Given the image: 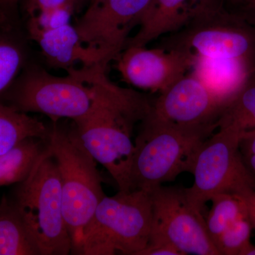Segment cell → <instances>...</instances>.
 <instances>
[{"label": "cell", "mask_w": 255, "mask_h": 255, "mask_svg": "<svg viewBox=\"0 0 255 255\" xmlns=\"http://www.w3.org/2000/svg\"><path fill=\"white\" fill-rule=\"evenodd\" d=\"M84 76L95 86L96 97L87 115L73 122L79 137L113 177L119 191H132V130L149 114L152 104L141 94L114 85L102 67L85 68Z\"/></svg>", "instance_id": "obj_1"}, {"label": "cell", "mask_w": 255, "mask_h": 255, "mask_svg": "<svg viewBox=\"0 0 255 255\" xmlns=\"http://www.w3.org/2000/svg\"><path fill=\"white\" fill-rule=\"evenodd\" d=\"M135 139L131 167V189L153 190L180 174L192 173L202 144L219 124L183 126L147 114Z\"/></svg>", "instance_id": "obj_2"}, {"label": "cell", "mask_w": 255, "mask_h": 255, "mask_svg": "<svg viewBox=\"0 0 255 255\" xmlns=\"http://www.w3.org/2000/svg\"><path fill=\"white\" fill-rule=\"evenodd\" d=\"M48 145L56 161L61 182L64 218L75 255L84 228L106 196L97 162L80 140L75 124L53 122Z\"/></svg>", "instance_id": "obj_3"}, {"label": "cell", "mask_w": 255, "mask_h": 255, "mask_svg": "<svg viewBox=\"0 0 255 255\" xmlns=\"http://www.w3.org/2000/svg\"><path fill=\"white\" fill-rule=\"evenodd\" d=\"M152 221L148 191L105 196L84 228L75 255H138L150 241Z\"/></svg>", "instance_id": "obj_4"}, {"label": "cell", "mask_w": 255, "mask_h": 255, "mask_svg": "<svg viewBox=\"0 0 255 255\" xmlns=\"http://www.w3.org/2000/svg\"><path fill=\"white\" fill-rule=\"evenodd\" d=\"M17 208L41 255L72 253V240L63 210L61 182L49 145L31 173L7 194Z\"/></svg>", "instance_id": "obj_5"}, {"label": "cell", "mask_w": 255, "mask_h": 255, "mask_svg": "<svg viewBox=\"0 0 255 255\" xmlns=\"http://www.w3.org/2000/svg\"><path fill=\"white\" fill-rule=\"evenodd\" d=\"M219 128L201 146L191 173L194 184L185 188L188 201L201 212L218 194L246 196L255 191V174L239 148L244 130L231 124H220Z\"/></svg>", "instance_id": "obj_6"}, {"label": "cell", "mask_w": 255, "mask_h": 255, "mask_svg": "<svg viewBox=\"0 0 255 255\" xmlns=\"http://www.w3.org/2000/svg\"><path fill=\"white\" fill-rule=\"evenodd\" d=\"M67 72L68 76L56 77L36 64L28 63L2 102L24 113L44 114L53 122L78 121L91 110L95 87L75 69Z\"/></svg>", "instance_id": "obj_7"}, {"label": "cell", "mask_w": 255, "mask_h": 255, "mask_svg": "<svg viewBox=\"0 0 255 255\" xmlns=\"http://www.w3.org/2000/svg\"><path fill=\"white\" fill-rule=\"evenodd\" d=\"M175 33L168 48H183L210 59L235 60L255 71V26L242 15L223 7Z\"/></svg>", "instance_id": "obj_8"}, {"label": "cell", "mask_w": 255, "mask_h": 255, "mask_svg": "<svg viewBox=\"0 0 255 255\" xmlns=\"http://www.w3.org/2000/svg\"><path fill=\"white\" fill-rule=\"evenodd\" d=\"M150 194L152 221L149 243H167L182 255H220L202 212L188 201L185 188L160 185Z\"/></svg>", "instance_id": "obj_9"}, {"label": "cell", "mask_w": 255, "mask_h": 255, "mask_svg": "<svg viewBox=\"0 0 255 255\" xmlns=\"http://www.w3.org/2000/svg\"><path fill=\"white\" fill-rule=\"evenodd\" d=\"M150 0H91L75 26L82 43L97 50L108 65L125 48L132 28Z\"/></svg>", "instance_id": "obj_10"}, {"label": "cell", "mask_w": 255, "mask_h": 255, "mask_svg": "<svg viewBox=\"0 0 255 255\" xmlns=\"http://www.w3.org/2000/svg\"><path fill=\"white\" fill-rule=\"evenodd\" d=\"M195 58L183 48L128 46L116 58V68L128 85L161 93L187 75Z\"/></svg>", "instance_id": "obj_11"}, {"label": "cell", "mask_w": 255, "mask_h": 255, "mask_svg": "<svg viewBox=\"0 0 255 255\" xmlns=\"http://www.w3.org/2000/svg\"><path fill=\"white\" fill-rule=\"evenodd\" d=\"M226 107L190 73L161 92L149 114L179 125L206 126L219 124Z\"/></svg>", "instance_id": "obj_12"}, {"label": "cell", "mask_w": 255, "mask_h": 255, "mask_svg": "<svg viewBox=\"0 0 255 255\" xmlns=\"http://www.w3.org/2000/svg\"><path fill=\"white\" fill-rule=\"evenodd\" d=\"M224 1L150 0L140 18L138 31L128 38L125 48L146 46L161 36L177 33L196 18L224 7Z\"/></svg>", "instance_id": "obj_13"}, {"label": "cell", "mask_w": 255, "mask_h": 255, "mask_svg": "<svg viewBox=\"0 0 255 255\" xmlns=\"http://www.w3.org/2000/svg\"><path fill=\"white\" fill-rule=\"evenodd\" d=\"M26 31L28 38L38 45L52 68L67 71L77 63H81L85 67L101 65L107 69L100 53L82 43L78 31L71 23L49 30H40L26 24Z\"/></svg>", "instance_id": "obj_14"}, {"label": "cell", "mask_w": 255, "mask_h": 255, "mask_svg": "<svg viewBox=\"0 0 255 255\" xmlns=\"http://www.w3.org/2000/svg\"><path fill=\"white\" fill-rule=\"evenodd\" d=\"M191 70V73L226 107L255 72L235 60L210 59L196 55Z\"/></svg>", "instance_id": "obj_15"}, {"label": "cell", "mask_w": 255, "mask_h": 255, "mask_svg": "<svg viewBox=\"0 0 255 255\" xmlns=\"http://www.w3.org/2000/svg\"><path fill=\"white\" fill-rule=\"evenodd\" d=\"M26 37L17 18L0 13V102L28 64Z\"/></svg>", "instance_id": "obj_16"}, {"label": "cell", "mask_w": 255, "mask_h": 255, "mask_svg": "<svg viewBox=\"0 0 255 255\" xmlns=\"http://www.w3.org/2000/svg\"><path fill=\"white\" fill-rule=\"evenodd\" d=\"M0 255H41L38 243L7 194L0 200Z\"/></svg>", "instance_id": "obj_17"}, {"label": "cell", "mask_w": 255, "mask_h": 255, "mask_svg": "<svg viewBox=\"0 0 255 255\" xmlns=\"http://www.w3.org/2000/svg\"><path fill=\"white\" fill-rule=\"evenodd\" d=\"M48 149V140L29 137L0 155V188L22 182Z\"/></svg>", "instance_id": "obj_18"}, {"label": "cell", "mask_w": 255, "mask_h": 255, "mask_svg": "<svg viewBox=\"0 0 255 255\" xmlns=\"http://www.w3.org/2000/svg\"><path fill=\"white\" fill-rule=\"evenodd\" d=\"M50 130L38 119L0 102V155L29 137L48 140Z\"/></svg>", "instance_id": "obj_19"}, {"label": "cell", "mask_w": 255, "mask_h": 255, "mask_svg": "<svg viewBox=\"0 0 255 255\" xmlns=\"http://www.w3.org/2000/svg\"><path fill=\"white\" fill-rule=\"evenodd\" d=\"M210 201H212V208L206 218V228L215 245L218 238L233 223L248 216L246 201L243 196L221 194L213 196Z\"/></svg>", "instance_id": "obj_20"}, {"label": "cell", "mask_w": 255, "mask_h": 255, "mask_svg": "<svg viewBox=\"0 0 255 255\" xmlns=\"http://www.w3.org/2000/svg\"><path fill=\"white\" fill-rule=\"evenodd\" d=\"M219 124H231L242 130L255 128V72L223 111Z\"/></svg>", "instance_id": "obj_21"}, {"label": "cell", "mask_w": 255, "mask_h": 255, "mask_svg": "<svg viewBox=\"0 0 255 255\" xmlns=\"http://www.w3.org/2000/svg\"><path fill=\"white\" fill-rule=\"evenodd\" d=\"M253 228L248 216L233 223L215 243L220 255H245L253 246L251 242Z\"/></svg>", "instance_id": "obj_22"}, {"label": "cell", "mask_w": 255, "mask_h": 255, "mask_svg": "<svg viewBox=\"0 0 255 255\" xmlns=\"http://www.w3.org/2000/svg\"><path fill=\"white\" fill-rule=\"evenodd\" d=\"M75 10L70 7L41 11L29 16L26 24L40 30L54 29L70 24Z\"/></svg>", "instance_id": "obj_23"}, {"label": "cell", "mask_w": 255, "mask_h": 255, "mask_svg": "<svg viewBox=\"0 0 255 255\" xmlns=\"http://www.w3.org/2000/svg\"><path fill=\"white\" fill-rule=\"evenodd\" d=\"M82 0H21L23 9L28 16H31L48 10L62 7H70L76 9Z\"/></svg>", "instance_id": "obj_24"}, {"label": "cell", "mask_w": 255, "mask_h": 255, "mask_svg": "<svg viewBox=\"0 0 255 255\" xmlns=\"http://www.w3.org/2000/svg\"><path fill=\"white\" fill-rule=\"evenodd\" d=\"M239 148L244 160L255 155V128L243 131L240 139Z\"/></svg>", "instance_id": "obj_25"}, {"label": "cell", "mask_w": 255, "mask_h": 255, "mask_svg": "<svg viewBox=\"0 0 255 255\" xmlns=\"http://www.w3.org/2000/svg\"><path fill=\"white\" fill-rule=\"evenodd\" d=\"M138 255H182L174 247L167 243H148Z\"/></svg>", "instance_id": "obj_26"}, {"label": "cell", "mask_w": 255, "mask_h": 255, "mask_svg": "<svg viewBox=\"0 0 255 255\" xmlns=\"http://www.w3.org/2000/svg\"><path fill=\"white\" fill-rule=\"evenodd\" d=\"M21 0H0V13L17 18L18 8Z\"/></svg>", "instance_id": "obj_27"}, {"label": "cell", "mask_w": 255, "mask_h": 255, "mask_svg": "<svg viewBox=\"0 0 255 255\" xmlns=\"http://www.w3.org/2000/svg\"><path fill=\"white\" fill-rule=\"evenodd\" d=\"M244 6V14L242 16L255 26V0H246Z\"/></svg>", "instance_id": "obj_28"}, {"label": "cell", "mask_w": 255, "mask_h": 255, "mask_svg": "<svg viewBox=\"0 0 255 255\" xmlns=\"http://www.w3.org/2000/svg\"><path fill=\"white\" fill-rule=\"evenodd\" d=\"M245 162L252 172L255 174V155L251 156L245 159Z\"/></svg>", "instance_id": "obj_29"}, {"label": "cell", "mask_w": 255, "mask_h": 255, "mask_svg": "<svg viewBox=\"0 0 255 255\" xmlns=\"http://www.w3.org/2000/svg\"><path fill=\"white\" fill-rule=\"evenodd\" d=\"M245 255H255V246H252L251 248L246 251Z\"/></svg>", "instance_id": "obj_30"}, {"label": "cell", "mask_w": 255, "mask_h": 255, "mask_svg": "<svg viewBox=\"0 0 255 255\" xmlns=\"http://www.w3.org/2000/svg\"><path fill=\"white\" fill-rule=\"evenodd\" d=\"M231 2L234 3V4H243L246 2V0H228Z\"/></svg>", "instance_id": "obj_31"}]
</instances>
